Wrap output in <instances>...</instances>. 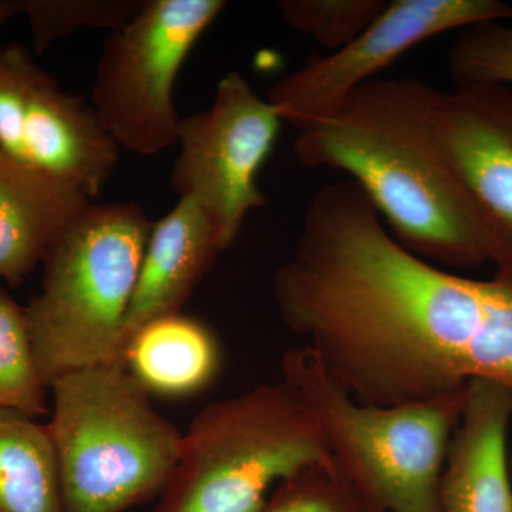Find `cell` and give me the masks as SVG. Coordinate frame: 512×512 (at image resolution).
I'll return each mask as SVG.
<instances>
[{
    "label": "cell",
    "instance_id": "cell-12",
    "mask_svg": "<svg viewBox=\"0 0 512 512\" xmlns=\"http://www.w3.org/2000/svg\"><path fill=\"white\" fill-rule=\"evenodd\" d=\"M512 394L474 382L451 437L440 481V512H512L507 434Z\"/></svg>",
    "mask_w": 512,
    "mask_h": 512
},
{
    "label": "cell",
    "instance_id": "cell-10",
    "mask_svg": "<svg viewBox=\"0 0 512 512\" xmlns=\"http://www.w3.org/2000/svg\"><path fill=\"white\" fill-rule=\"evenodd\" d=\"M505 19H512V6L500 0L387 2L352 42L329 55H312L266 99L282 121L301 130L335 113L357 87L430 37Z\"/></svg>",
    "mask_w": 512,
    "mask_h": 512
},
{
    "label": "cell",
    "instance_id": "cell-11",
    "mask_svg": "<svg viewBox=\"0 0 512 512\" xmlns=\"http://www.w3.org/2000/svg\"><path fill=\"white\" fill-rule=\"evenodd\" d=\"M433 128L480 222L497 276L512 282V87L471 84L441 92Z\"/></svg>",
    "mask_w": 512,
    "mask_h": 512
},
{
    "label": "cell",
    "instance_id": "cell-20",
    "mask_svg": "<svg viewBox=\"0 0 512 512\" xmlns=\"http://www.w3.org/2000/svg\"><path fill=\"white\" fill-rule=\"evenodd\" d=\"M386 0H282V19L303 35L313 37L330 52L340 49L386 8Z\"/></svg>",
    "mask_w": 512,
    "mask_h": 512
},
{
    "label": "cell",
    "instance_id": "cell-8",
    "mask_svg": "<svg viewBox=\"0 0 512 512\" xmlns=\"http://www.w3.org/2000/svg\"><path fill=\"white\" fill-rule=\"evenodd\" d=\"M281 117L241 73L225 74L207 110L181 119L171 185L200 202L227 251L249 212L265 204L256 183L275 146Z\"/></svg>",
    "mask_w": 512,
    "mask_h": 512
},
{
    "label": "cell",
    "instance_id": "cell-2",
    "mask_svg": "<svg viewBox=\"0 0 512 512\" xmlns=\"http://www.w3.org/2000/svg\"><path fill=\"white\" fill-rule=\"evenodd\" d=\"M440 93L416 76L370 80L335 113L298 130L293 151L305 167L340 171L359 185L404 248L467 268L490 256L434 136Z\"/></svg>",
    "mask_w": 512,
    "mask_h": 512
},
{
    "label": "cell",
    "instance_id": "cell-4",
    "mask_svg": "<svg viewBox=\"0 0 512 512\" xmlns=\"http://www.w3.org/2000/svg\"><path fill=\"white\" fill-rule=\"evenodd\" d=\"M153 221L136 202L92 204L43 261L25 306L46 386L84 367L120 363L124 326Z\"/></svg>",
    "mask_w": 512,
    "mask_h": 512
},
{
    "label": "cell",
    "instance_id": "cell-1",
    "mask_svg": "<svg viewBox=\"0 0 512 512\" xmlns=\"http://www.w3.org/2000/svg\"><path fill=\"white\" fill-rule=\"evenodd\" d=\"M272 295L286 328L356 402H427L474 382L512 394V282L413 254L348 178L313 195Z\"/></svg>",
    "mask_w": 512,
    "mask_h": 512
},
{
    "label": "cell",
    "instance_id": "cell-15",
    "mask_svg": "<svg viewBox=\"0 0 512 512\" xmlns=\"http://www.w3.org/2000/svg\"><path fill=\"white\" fill-rule=\"evenodd\" d=\"M121 366L147 394L194 396L221 369V348L204 323L183 313L151 320L124 345Z\"/></svg>",
    "mask_w": 512,
    "mask_h": 512
},
{
    "label": "cell",
    "instance_id": "cell-14",
    "mask_svg": "<svg viewBox=\"0 0 512 512\" xmlns=\"http://www.w3.org/2000/svg\"><path fill=\"white\" fill-rule=\"evenodd\" d=\"M92 202L0 151V279L19 288Z\"/></svg>",
    "mask_w": 512,
    "mask_h": 512
},
{
    "label": "cell",
    "instance_id": "cell-3",
    "mask_svg": "<svg viewBox=\"0 0 512 512\" xmlns=\"http://www.w3.org/2000/svg\"><path fill=\"white\" fill-rule=\"evenodd\" d=\"M50 390L47 429L64 512H126L163 494L183 431L151 406L120 363L74 370Z\"/></svg>",
    "mask_w": 512,
    "mask_h": 512
},
{
    "label": "cell",
    "instance_id": "cell-7",
    "mask_svg": "<svg viewBox=\"0 0 512 512\" xmlns=\"http://www.w3.org/2000/svg\"><path fill=\"white\" fill-rule=\"evenodd\" d=\"M225 8L222 0H143L136 15L110 33L90 103L117 146L156 156L177 144L175 79Z\"/></svg>",
    "mask_w": 512,
    "mask_h": 512
},
{
    "label": "cell",
    "instance_id": "cell-5",
    "mask_svg": "<svg viewBox=\"0 0 512 512\" xmlns=\"http://www.w3.org/2000/svg\"><path fill=\"white\" fill-rule=\"evenodd\" d=\"M284 382L318 421L330 457L375 512H440V481L467 390L440 399L356 402L301 346L282 359Z\"/></svg>",
    "mask_w": 512,
    "mask_h": 512
},
{
    "label": "cell",
    "instance_id": "cell-13",
    "mask_svg": "<svg viewBox=\"0 0 512 512\" xmlns=\"http://www.w3.org/2000/svg\"><path fill=\"white\" fill-rule=\"evenodd\" d=\"M222 252L214 221L192 198L180 197L173 210L153 222L127 313L123 349L141 326L181 313Z\"/></svg>",
    "mask_w": 512,
    "mask_h": 512
},
{
    "label": "cell",
    "instance_id": "cell-9",
    "mask_svg": "<svg viewBox=\"0 0 512 512\" xmlns=\"http://www.w3.org/2000/svg\"><path fill=\"white\" fill-rule=\"evenodd\" d=\"M0 151L18 163L99 197L120 147L92 103L60 89L22 45L0 49Z\"/></svg>",
    "mask_w": 512,
    "mask_h": 512
},
{
    "label": "cell",
    "instance_id": "cell-23",
    "mask_svg": "<svg viewBox=\"0 0 512 512\" xmlns=\"http://www.w3.org/2000/svg\"><path fill=\"white\" fill-rule=\"evenodd\" d=\"M510 470H511V477H512V456L510 458Z\"/></svg>",
    "mask_w": 512,
    "mask_h": 512
},
{
    "label": "cell",
    "instance_id": "cell-17",
    "mask_svg": "<svg viewBox=\"0 0 512 512\" xmlns=\"http://www.w3.org/2000/svg\"><path fill=\"white\" fill-rule=\"evenodd\" d=\"M47 390L37 367L25 308L0 285V407L35 419L46 416Z\"/></svg>",
    "mask_w": 512,
    "mask_h": 512
},
{
    "label": "cell",
    "instance_id": "cell-16",
    "mask_svg": "<svg viewBox=\"0 0 512 512\" xmlns=\"http://www.w3.org/2000/svg\"><path fill=\"white\" fill-rule=\"evenodd\" d=\"M0 512H64L47 424L0 407Z\"/></svg>",
    "mask_w": 512,
    "mask_h": 512
},
{
    "label": "cell",
    "instance_id": "cell-18",
    "mask_svg": "<svg viewBox=\"0 0 512 512\" xmlns=\"http://www.w3.org/2000/svg\"><path fill=\"white\" fill-rule=\"evenodd\" d=\"M33 47L42 55L53 43L82 28L110 29L126 25L143 0H22Z\"/></svg>",
    "mask_w": 512,
    "mask_h": 512
},
{
    "label": "cell",
    "instance_id": "cell-21",
    "mask_svg": "<svg viewBox=\"0 0 512 512\" xmlns=\"http://www.w3.org/2000/svg\"><path fill=\"white\" fill-rule=\"evenodd\" d=\"M448 72L456 86H512V26L498 22L471 26L448 50Z\"/></svg>",
    "mask_w": 512,
    "mask_h": 512
},
{
    "label": "cell",
    "instance_id": "cell-6",
    "mask_svg": "<svg viewBox=\"0 0 512 512\" xmlns=\"http://www.w3.org/2000/svg\"><path fill=\"white\" fill-rule=\"evenodd\" d=\"M330 461L295 390L261 384L195 414L156 512H259L285 478Z\"/></svg>",
    "mask_w": 512,
    "mask_h": 512
},
{
    "label": "cell",
    "instance_id": "cell-19",
    "mask_svg": "<svg viewBox=\"0 0 512 512\" xmlns=\"http://www.w3.org/2000/svg\"><path fill=\"white\" fill-rule=\"evenodd\" d=\"M259 512H375L330 463L312 464L281 481Z\"/></svg>",
    "mask_w": 512,
    "mask_h": 512
},
{
    "label": "cell",
    "instance_id": "cell-22",
    "mask_svg": "<svg viewBox=\"0 0 512 512\" xmlns=\"http://www.w3.org/2000/svg\"><path fill=\"white\" fill-rule=\"evenodd\" d=\"M19 13H23L22 0H0V30Z\"/></svg>",
    "mask_w": 512,
    "mask_h": 512
}]
</instances>
